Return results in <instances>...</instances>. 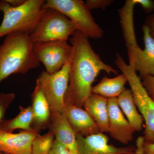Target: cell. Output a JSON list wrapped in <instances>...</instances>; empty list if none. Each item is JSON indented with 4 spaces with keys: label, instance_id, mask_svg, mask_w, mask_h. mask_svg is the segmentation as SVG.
I'll return each mask as SVG.
<instances>
[{
    "label": "cell",
    "instance_id": "1",
    "mask_svg": "<svg viewBox=\"0 0 154 154\" xmlns=\"http://www.w3.org/2000/svg\"><path fill=\"white\" fill-rule=\"evenodd\" d=\"M69 40L73 51L65 104L83 108L100 72L117 75L118 72L102 60L92 48L89 38L82 32L77 30Z\"/></svg>",
    "mask_w": 154,
    "mask_h": 154
},
{
    "label": "cell",
    "instance_id": "2",
    "mask_svg": "<svg viewBox=\"0 0 154 154\" xmlns=\"http://www.w3.org/2000/svg\"><path fill=\"white\" fill-rule=\"evenodd\" d=\"M30 34L13 32L6 36L0 45V84L13 74H25L40 63L33 51Z\"/></svg>",
    "mask_w": 154,
    "mask_h": 154
},
{
    "label": "cell",
    "instance_id": "3",
    "mask_svg": "<svg viewBox=\"0 0 154 154\" xmlns=\"http://www.w3.org/2000/svg\"><path fill=\"white\" fill-rule=\"evenodd\" d=\"M44 0H26L22 5L12 7L7 0L0 1L3 19L0 25V38L13 32L30 34L36 28L45 9Z\"/></svg>",
    "mask_w": 154,
    "mask_h": 154
},
{
    "label": "cell",
    "instance_id": "4",
    "mask_svg": "<svg viewBox=\"0 0 154 154\" xmlns=\"http://www.w3.org/2000/svg\"><path fill=\"white\" fill-rule=\"evenodd\" d=\"M116 65L126 76L136 105L145 122V142H154V102L142 84L139 76L132 66L127 64L119 54H116Z\"/></svg>",
    "mask_w": 154,
    "mask_h": 154
},
{
    "label": "cell",
    "instance_id": "5",
    "mask_svg": "<svg viewBox=\"0 0 154 154\" xmlns=\"http://www.w3.org/2000/svg\"><path fill=\"white\" fill-rule=\"evenodd\" d=\"M42 8L60 11L71 21L77 30L88 38L98 39L103 36V30L95 22L85 2L82 0H48Z\"/></svg>",
    "mask_w": 154,
    "mask_h": 154
},
{
    "label": "cell",
    "instance_id": "6",
    "mask_svg": "<svg viewBox=\"0 0 154 154\" xmlns=\"http://www.w3.org/2000/svg\"><path fill=\"white\" fill-rule=\"evenodd\" d=\"M36 28L30 34L33 42L67 41L77 30L70 20L60 11L45 9Z\"/></svg>",
    "mask_w": 154,
    "mask_h": 154
},
{
    "label": "cell",
    "instance_id": "7",
    "mask_svg": "<svg viewBox=\"0 0 154 154\" xmlns=\"http://www.w3.org/2000/svg\"><path fill=\"white\" fill-rule=\"evenodd\" d=\"M71 58L60 70L53 74L43 71L36 80V82L40 86L48 101L51 113H64L65 96L69 85Z\"/></svg>",
    "mask_w": 154,
    "mask_h": 154
},
{
    "label": "cell",
    "instance_id": "8",
    "mask_svg": "<svg viewBox=\"0 0 154 154\" xmlns=\"http://www.w3.org/2000/svg\"><path fill=\"white\" fill-rule=\"evenodd\" d=\"M73 48L67 41L55 40L33 42V51L36 60L50 74L59 71L71 57Z\"/></svg>",
    "mask_w": 154,
    "mask_h": 154
},
{
    "label": "cell",
    "instance_id": "9",
    "mask_svg": "<svg viewBox=\"0 0 154 154\" xmlns=\"http://www.w3.org/2000/svg\"><path fill=\"white\" fill-rule=\"evenodd\" d=\"M144 48L138 45L128 48L129 65L140 74V77L154 75V39L145 25L142 28Z\"/></svg>",
    "mask_w": 154,
    "mask_h": 154
},
{
    "label": "cell",
    "instance_id": "10",
    "mask_svg": "<svg viewBox=\"0 0 154 154\" xmlns=\"http://www.w3.org/2000/svg\"><path fill=\"white\" fill-rule=\"evenodd\" d=\"M77 154H134L133 146L117 147L108 143V137L103 133L87 137L76 136Z\"/></svg>",
    "mask_w": 154,
    "mask_h": 154
},
{
    "label": "cell",
    "instance_id": "11",
    "mask_svg": "<svg viewBox=\"0 0 154 154\" xmlns=\"http://www.w3.org/2000/svg\"><path fill=\"white\" fill-rule=\"evenodd\" d=\"M108 133L115 140L128 144L133 139L136 131L125 117L119 106L117 98L108 99Z\"/></svg>",
    "mask_w": 154,
    "mask_h": 154
},
{
    "label": "cell",
    "instance_id": "12",
    "mask_svg": "<svg viewBox=\"0 0 154 154\" xmlns=\"http://www.w3.org/2000/svg\"><path fill=\"white\" fill-rule=\"evenodd\" d=\"M39 132L35 130L17 134L0 131V152L5 154H31L32 144Z\"/></svg>",
    "mask_w": 154,
    "mask_h": 154
},
{
    "label": "cell",
    "instance_id": "13",
    "mask_svg": "<svg viewBox=\"0 0 154 154\" xmlns=\"http://www.w3.org/2000/svg\"><path fill=\"white\" fill-rule=\"evenodd\" d=\"M64 113L76 135L87 137L100 132L94 119L82 107L65 105Z\"/></svg>",
    "mask_w": 154,
    "mask_h": 154
},
{
    "label": "cell",
    "instance_id": "14",
    "mask_svg": "<svg viewBox=\"0 0 154 154\" xmlns=\"http://www.w3.org/2000/svg\"><path fill=\"white\" fill-rule=\"evenodd\" d=\"M48 128L53 132L55 140L72 154H77L76 135L64 113H51Z\"/></svg>",
    "mask_w": 154,
    "mask_h": 154
},
{
    "label": "cell",
    "instance_id": "15",
    "mask_svg": "<svg viewBox=\"0 0 154 154\" xmlns=\"http://www.w3.org/2000/svg\"><path fill=\"white\" fill-rule=\"evenodd\" d=\"M33 119L31 128L38 132L49 126L51 110L47 99L38 83L31 96Z\"/></svg>",
    "mask_w": 154,
    "mask_h": 154
},
{
    "label": "cell",
    "instance_id": "16",
    "mask_svg": "<svg viewBox=\"0 0 154 154\" xmlns=\"http://www.w3.org/2000/svg\"><path fill=\"white\" fill-rule=\"evenodd\" d=\"M108 99L92 94L84 103L83 107L96 122L100 132L108 133L109 117Z\"/></svg>",
    "mask_w": 154,
    "mask_h": 154
},
{
    "label": "cell",
    "instance_id": "17",
    "mask_svg": "<svg viewBox=\"0 0 154 154\" xmlns=\"http://www.w3.org/2000/svg\"><path fill=\"white\" fill-rule=\"evenodd\" d=\"M119 106L127 119L136 131H140L143 127V119L137 110L130 89H126L117 98Z\"/></svg>",
    "mask_w": 154,
    "mask_h": 154
},
{
    "label": "cell",
    "instance_id": "18",
    "mask_svg": "<svg viewBox=\"0 0 154 154\" xmlns=\"http://www.w3.org/2000/svg\"><path fill=\"white\" fill-rule=\"evenodd\" d=\"M127 82V79L123 73L113 78L105 76L96 85L93 87L92 93L107 99L117 98L126 89L125 85Z\"/></svg>",
    "mask_w": 154,
    "mask_h": 154
},
{
    "label": "cell",
    "instance_id": "19",
    "mask_svg": "<svg viewBox=\"0 0 154 154\" xmlns=\"http://www.w3.org/2000/svg\"><path fill=\"white\" fill-rule=\"evenodd\" d=\"M18 115L11 119H4L0 125V131L13 133L17 129L30 131L33 130L31 125L33 122V115L31 105L24 107L20 106Z\"/></svg>",
    "mask_w": 154,
    "mask_h": 154
},
{
    "label": "cell",
    "instance_id": "20",
    "mask_svg": "<svg viewBox=\"0 0 154 154\" xmlns=\"http://www.w3.org/2000/svg\"><path fill=\"white\" fill-rule=\"evenodd\" d=\"M53 132L49 130L48 132L42 135L36 136L31 147V154H49L55 139Z\"/></svg>",
    "mask_w": 154,
    "mask_h": 154
},
{
    "label": "cell",
    "instance_id": "21",
    "mask_svg": "<svg viewBox=\"0 0 154 154\" xmlns=\"http://www.w3.org/2000/svg\"><path fill=\"white\" fill-rule=\"evenodd\" d=\"M14 93H0V125L5 115L6 111L15 98Z\"/></svg>",
    "mask_w": 154,
    "mask_h": 154
},
{
    "label": "cell",
    "instance_id": "22",
    "mask_svg": "<svg viewBox=\"0 0 154 154\" xmlns=\"http://www.w3.org/2000/svg\"><path fill=\"white\" fill-rule=\"evenodd\" d=\"M113 2V0H87L85 4L88 9L91 11L98 8L105 10Z\"/></svg>",
    "mask_w": 154,
    "mask_h": 154
},
{
    "label": "cell",
    "instance_id": "23",
    "mask_svg": "<svg viewBox=\"0 0 154 154\" xmlns=\"http://www.w3.org/2000/svg\"><path fill=\"white\" fill-rule=\"evenodd\" d=\"M140 79L144 88L154 102V75L146 76Z\"/></svg>",
    "mask_w": 154,
    "mask_h": 154
},
{
    "label": "cell",
    "instance_id": "24",
    "mask_svg": "<svg viewBox=\"0 0 154 154\" xmlns=\"http://www.w3.org/2000/svg\"><path fill=\"white\" fill-rule=\"evenodd\" d=\"M134 2L135 5H140L146 14H150L154 11V1L134 0Z\"/></svg>",
    "mask_w": 154,
    "mask_h": 154
},
{
    "label": "cell",
    "instance_id": "25",
    "mask_svg": "<svg viewBox=\"0 0 154 154\" xmlns=\"http://www.w3.org/2000/svg\"><path fill=\"white\" fill-rule=\"evenodd\" d=\"M49 154H72L57 140H54Z\"/></svg>",
    "mask_w": 154,
    "mask_h": 154
},
{
    "label": "cell",
    "instance_id": "26",
    "mask_svg": "<svg viewBox=\"0 0 154 154\" xmlns=\"http://www.w3.org/2000/svg\"><path fill=\"white\" fill-rule=\"evenodd\" d=\"M144 25L148 28L151 36L154 39V14L146 17Z\"/></svg>",
    "mask_w": 154,
    "mask_h": 154
},
{
    "label": "cell",
    "instance_id": "27",
    "mask_svg": "<svg viewBox=\"0 0 154 154\" xmlns=\"http://www.w3.org/2000/svg\"><path fill=\"white\" fill-rule=\"evenodd\" d=\"M145 140L143 136L138 137L136 142V147L134 154H144L143 152V145Z\"/></svg>",
    "mask_w": 154,
    "mask_h": 154
},
{
    "label": "cell",
    "instance_id": "28",
    "mask_svg": "<svg viewBox=\"0 0 154 154\" xmlns=\"http://www.w3.org/2000/svg\"><path fill=\"white\" fill-rule=\"evenodd\" d=\"M143 152L144 154H154V142L147 143L144 142Z\"/></svg>",
    "mask_w": 154,
    "mask_h": 154
},
{
    "label": "cell",
    "instance_id": "29",
    "mask_svg": "<svg viewBox=\"0 0 154 154\" xmlns=\"http://www.w3.org/2000/svg\"><path fill=\"white\" fill-rule=\"evenodd\" d=\"M26 1V0H7V2L13 7H17L22 5Z\"/></svg>",
    "mask_w": 154,
    "mask_h": 154
},
{
    "label": "cell",
    "instance_id": "30",
    "mask_svg": "<svg viewBox=\"0 0 154 154\" xmlns=\"http://www.w3.org/2000/svg\"><path fill=\"white\" fill-rule=\"evenodd\" d=\"M0 154H2V153L0 152Z\"/></svg>",
    "mask_w": 154,
    "mask_h": 154
}]
</instances>
